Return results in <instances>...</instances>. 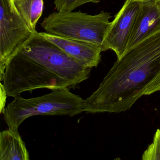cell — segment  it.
Masks as SVG:
<instances>
[{
  "label": "cell",
  "mask_w": 160,
  "mask_h": 160,
  "mask_svg": "<svg viewBox=\"0 0 160 160\" xmlns=\"http://www.w3.org/2000/svg\"><path fill=\"white\" fill-rule=\"evenodd\" d=\"M91 69L36 31L9 60L3 85L14 98L37 89L70 90L87 80Z\"/></svg>",
  "instance_id": "6da1fadb"
},
{
  "label": "cell",
  "mask_w": 160,
  "mask_h": 160,
  "mask_svg": "<svg viewBox=\"0 0 160 160\" xmlns=\"http://www.w3.org/2000/svg\"><path fill=\"white\" fill-rule=\"evenodd\" d=\"M160 71V30L117 60L97 90L84 100V111L96 114L129 110Z\"/></svg>",
  "instance_id": "7a4b0ae2"
},
{
  "label": "cell",
  "mask_w": 160,
  "mask_h": 160,
  "mask_svg": "<svg viewBox=\"0 0 160 160\" xmlns=\"http://www.w3.org/2000/svg\"><path fill=\"white\" fill-rule=\"evenodd\" d=\"M84 100L68 89L52 90L50 93L35 98L15 97L3 111L9 129L18 130L28 118L38 115L73 117L84 112Z\"/></svg>",
  "instance_id": "3957f363"
},
{
  "label": "cell",
  "mask_w": 160,
  "mask_h": 160,
  "mask_svg": "<svg viewBox=\"0 0 160 160\" xmlns=\"http://www.w3.org/2000/svg\"><path fill=\"white\" fill-rule=\"evenodd\" d=\"M111 18L110 13L104 11L94 15L81 12H58L46 17L41 26L51 35L102 45Z\"/></svg>",
  "instance_id": "277c9868"
},
{
  "label": "cell",
  "mask_w": 160,
  "mask_h": 160,
  "mask_svg": "<svg viewBox=\"0 0 160 160\" xmlns=\"http://www.w3.org/2000/svg\"><path fill=\"white\" fill-rule=\"evenodd\" d=\"M35 32L31 30L18 12L12 0H0L1 81L3 80L9 60Z\"/></svg>",
  "instance_id": "5b68a950"
},
{
  "label": "cell",
  "mask_w": 160,
  "mask_h": 160,
  "mask_svg": "<svg viewBox=\"0 0 160 160\" xmlns=\"http://www.w3.org/2000/svg\"><path fill=\"white\" fill-rule=\"evenodd\" d=\"M140 2L126 0L122 7L110 22L102 43V51L113 50L118 59L125 53L130 33Z\"/></svg>",
  "instance_id": "8992f818"
},
{
  "label": "cell",
  "mask_w": 160,
  "mask_h": 160,
  "mask_svg": "<svg viewBox=\"0 0 160 160\" xmlns=\"http://www.w3.org/2000/svg\"><path fill=\"white\" fill-rule=\"evenodd\" d=\"M46 39L54 43L69 56L88 68L96 67L101 60L102 46L98 44L74 40L40 32Z\"/></svg>",
  "instance_id": "52a82bcc"
},
{
  "label": "cell",
  "mask_w": 160,
  "mask_h": 160,
  "mask_svg": "<svg viewBox=\"0 0 160 160\" xmlns=\"http://www.w3.org/2000/svg\"><path fill=\"white\" fill-rule=\"evenodd\" d=\"M160 30V4L152 1L141 2L136 15L125 52Z\"/></svg>",
  "instance_id": "ba28073f"
},
{
  "label": "cell",
  "mask_w": 160,
  "mask_h": 160,
  "mask_svg": "<svg viewBox=\"0 0 160 160\" xmlns=\"http://www.w3.org/2000/svg\"><path fill=\"white\" fill-rule=\"evenodd\" d=\"M29 154L18 130L9 129L0 133V160H29Z\"/></svg>",
  "instance_id": "9c48e42d"
},
{
  "label": "cell",
  "mask_w": 160,
  "mask_h": 160,
  "mask_svg": "<svg viewBox=\"0 0 160 160\" xmlns=\"http://www.w3.org/2000/svg\"><path fill=\"white\" fill-rule=\"evenodd\" d=\"M18 12L30 28L36 32V24L43 13V0H12Z\"/></svg>",
  "instance_id": "30bf717a"
},
{
  "label": "cell",
  "mask_w": 160,
  "mask_h": 160,
  "mask_svg": "<svg viewBox=\"0 0 160 160\" xmlns=\"http://www.w3.org/2000/svg\"><path fill=\"white\" fill-rule=\"evenodd\" d=\"M101 1V0H55L54 3L58 12H72L86 3L97 4Z\"/></svg>",
  "instance_id": "8fae6325"
},
{
  "label": "cell",
  "mask_w": 160,
  "mask_h": 160,
  "mask_svg": "<svg viewBox=\"0 0 160 160\" xmlns=\"http://www.w3.org/2000/svg\"><path fill=\"white\" fill-rule=\"evenodd\" d=\"M141 159L143 160H160V128L153 136L152 143L144 151Z\"/></svg>",
  "instance_id": "7c38bea8"
},
{
  "label": "cell",
  "mask_w": 160,
  "mask_h": 160,
  "mask_svg": "<svg viewBox=\"0 0 160 160\" xmlns=\"http://www.w3.org/2000/svg\"><path fill=\"white\" fill-rule=\"evenodd\" d=\"M158 91H160V71L148 85L144 95H150Z\"/></svg>",
  "instance_id": "4fadbf2b"
},
{
  "label": "cell",
  "mask_w": 160,
  "mask_h": 160,
  "mask_svg": "<svg viewBox=\"0 0 160 160\" xmlns=\"http://www.w3.org/2000/svg\"><path fill=\"white\" fill-rule=\"evenodd\" d=\"M1 96L3 98V99H2V98H1V112H3L4 109H5L4 106H5L6 96H8V95H7V92H6L4 86L2 83L1 84Z\"/></svg>",
  "instance_id": "5bb4252c"
},
{
  "label": "cell",
  "mask_w": 160,
  "mask_h": 160,
  "mask_svg": "<svg viewBox=\"0 0 160 160\" xmlns=\"http://www.w3.org/2000/svg\"><path fill=\"white\" fill-rule=\"evenodd\" d=\"M138 1L140 2H148V1H152L158 3L160 5V0H137Z\"/></svg>",
  "instance_id": "9a60e30c"
}]
</instances>
